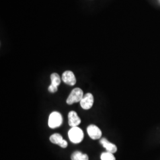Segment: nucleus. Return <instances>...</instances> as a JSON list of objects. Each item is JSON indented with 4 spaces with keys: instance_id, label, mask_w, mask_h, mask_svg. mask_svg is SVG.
<instances>
[{
    "instance_id": "6",
    "label": "nucleus",
    "mask_w": 160,
    "mask_h": 160,
    "mask_svg": "<svg viewBox=\"0 0 160 160\" xmlns=\"http://www.w3.org/2000/svg\"><path fill=\"white\" fill-rule=\"evenodd\" d=\"M62 80L64 83L69 86H74L76 84V78L74 73L71 71H66L62 75Z\"/></svg>"
},
{
    "instance_id": "3",
    "label": "nucleus",
    "mask_w": 160,
    "mask_h": 160,
    "mask_svg": "<svg viewBox=\"0 0 160 160\" xmlns=\"http://www.w3.org/2000/svg\"><path fill=\"white\" fill-rule=\"evenodd\" d=\"M83 96V91L80 88H75L69 95L67 99V103L69 105H71L75 103L80 102Z\"/></svg>"
},
{
    "instance_id": "11",
    "label": "nucleus",
    "mask_w": 160,
    "mask_h": 160,
    "mask_svg": "<svg viewBox=\"0 0 160 160\" xmlns=\"http://www.w3.org/2000/svg\"><path fill=\"white\" fill-rule=\"evenodd\" d=\"M51 85L52 86L58 87L60 85L61 80L60 78L59 75L57 73H53L51 75Z\"/></svg>"
},
{
    "instance_id": "9",
    "label": "nucleus",
    "mask_w": 160,
    "mask_h": 160,
    "mask_svg": "<svg viewBox=\"0 0 160 160\" xmlns=\"http://www.w3.org/2000/svg\"><path fill=\"white\" fill-rule=\"evenodd\" d=\"M100 143L103 145L104 148H106V149L107 150V152L113 154L118 151L117 147L113 143L110 142L109 141L105 138H103L100 139Z\"/></svg>"
},
{
    "instance_id": "2",
    "label": "nucleus",
    "mask_w": 160,
    "mask_h": 160,
    "mask_svg": "<svg viewBox=\"0 0 160 160\" xmlns=\"http://www.w3.org/2000/svg\"><path fill=\"white\" fill-rule=\"evenodd\" d=\"M63 122L62 116L58 112H53L50 114L48 120V126L52 129H55L61 126Z\"/></svg>"
},
{
    "instance_id": "8",
    "label": "nucleus",
    "mask_w": 160,
    "mask_h": 160,
    "mask_svg": "<svg viewBox=\"0 0 160 160\" xmlns=\"http://www.w3.org/2000/svg\"><path fill=\"white\" fill-rule=\"evenodd\" d=\"M68 124L71 127H77L81 123V119L75 111H71L68 113Z\"/></svg>"
},
{
    "instance_id": "13",
    "label": "nucleus",
    "mask_w": 160,
    "mask_h": 160,
    "mask_svg": "<svg viewBox=\"0 0 160 160\" xmlns=\"http://www.w3.org/2000/svg\"><path fill=\"white\" fill-rule=\"evenodd\" d=\"M58 87L56 86H52V85H50L48 87V91L51 93H54L57 92Z\"/></svg>"
},
{
    "instance_id": "10",
    "label": "nucleus",
    "mask_w": 160,
    "mask_h": 160,
    "mask_svg": "<svg viewBox=\"0 0 160 160\" xmlns=\"http://www.w3.org/2000/svg\"><path fill=\"white\" fill-rule=\"evenodd\" d=\"M71 160H89L88 156L86 154H82L80 151H75L73 152L71 157Z\"/></svg>"
},
{
    "instance_id": "12",
    "label": "nucleus",
    "mask_w": 160,
    "mask_h": 160,
    "mask_svg": "<svg viewBox=\"0 0 160 160\" xmlns=\"http://www.w3.org/2000/svg\"><path fill=\"white\" fill-rule=\"evenodd\" d=\"M101 160H116L114 155L109 152H103L100 156Z\"/></svg>"
},
{
    "instance_id": "1",
    "label": "nucleus",
    "mask_w": 160,
    "mask_h": 160,
    "mask_svg": "<svg viewBox=\"0 0 160 160\" xmlns=\"http://www.w3.org/2000/svg\"><path fill=\"white\" fill-rule=\"evenodd\" d=\"M84 133L80 128L72 127L68 132L69 140L74 143H80L84 139Z\"/></svg>"
},
{
    "instance_id": "5",
    "label": "nucleus",
    "mask_w": 160,
    "mask_h": 160,
    "mask_svg": "<svg viewBox=\"0 0 160 160\" xmlns=\"http://www.w3.org/2000/svg\"><path fill=\"white\" fill-rule=\"evenodd\" d=\"M87 131L89 137L91 138L92 139L96 140L102 137V132L101 130L99 129V128H98L94 125H90L88 126Z\"/></svg>"
},
{
    "instance_id": "7",
    "label": "nucleus",
    "mask_w": 160,
    "mask_h": 160,
    "mask_svg": "<svg viewBox=\"0 0 160 160\" xmlns=\"http://www.w3.org/2000/svg\"><path fill=\"white\" fill-rule=\"evenodd\" d=\"M49 140L52 143L57 144L62 148H65L68 146L67 142L63 139L62 137L59 133H54L49 138Z\"/></svg>"
},
{
    "instance_id": "4",
    "label": "nucleus",
    "mask_w": 160,
    "mask_h": 160,
    "mask_svg": "<svg viewBox=\"0 0 160 160\" xmlns=\"http://www.w3.org/2000/svg\"><path fill=\"white\" fill-rule=\"evenodd\" d=\"M94 103V97L91 93H87L80 101L81 107L84 110L91 109Z\"/></svg>"
}]
</instances>
